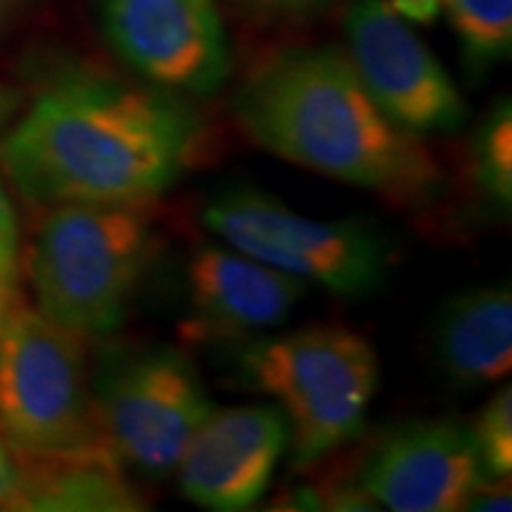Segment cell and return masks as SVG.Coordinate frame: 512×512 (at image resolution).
Segmentation results:
<instances>
[{
  "label": "cell",
  "instance_id": "6da1fadb",
  "mask_svg": "<svg viewBox=\"0 0 512 512\" xmlns=\"http://www.w3.org/2000/svg\"><path fill=\"white\" fill-rule=\"evenodd\" d=\"M202 121L162 88L67 74L38 93L0 143L15 188L41 207L157 200L190 169Z\"/></svg>",
  "mask_w": 512,
  "mask_h": 512
},
{
  "label": "cell",
  "instance_id": "7a4b0ae2",
  "mask_svg": "<svg viewBox=\"0 0 512 512\" xmlns=\"http://www.w3.org/2000/svg\"><path fill=\"white\" fill-rule=\"evenodd\" d=\"M235 117L273 155L389 200L425 202L444 183L422 138L384 117L337 48H292L261 64Z\"/></svg>",
  "mask_w": 512,
  "mask_h": 512
},
{
  "label": "cell",
  "instance_id": "3957f363",
  "mask_svg": "<svg viewBox=\"0 0 512 512\" xmlns=\"http://www.w3.org/2000/svg\"><path fill=\"white\" fill-rule=\"evenodd\" d=\"M147 204L48 207L29 249L36 311L81 339L112 335L157 252Z\"/></svg>",
  "mask_w": 512,
  "mask_h": 512
},
{
  "label": "cell",
  "instance_id": "277c9868",
  "mask_svg": "<svg viewBox=\"0 0 512 512\" xmlns=\"http://www.w3.org/2000/svg\"><path fill=\"white\" fill-rule=\"evenodd\" d=\"M235 375L278 401L290 422L292 465L306 467L363 430L380 363L366 337L325 325L245 344Z\"/></svg>",
  "mask_w": 512,
  "mask_h": 512
},
{
  "label": "cell",
  "instance_id": "5b68a950",
  "mask_svg": "<svg viewBox=\"0 0 512 512\" xmlns=\"http://www.w3.org/2000/svg\"><path fill=\"white\" fill-rule=\"evenodd\" d=\"M83 344L22 306L0 330V437L15 460L117 456L102 432Z\"/></svg>",
  "mask_w": 512,
  "mask_h": 512
},
{
  "label": "cell",
  "instance_id": "8992f818",
  "mask_svg": "<svg viewBox=\"0 0 512 512\" xmlns=\"http://www.w3.org/2000/svg\"><path fill=\"white\" fill-rule=\"evenodd\" d=\"M93 399L121 465L147 479L176 472L185 446L214 411L192 361L171 347H112L100 356Z\"/></svg>",
  "mask_w": 512,
  "mask_h": 512
},
{
  "label": "cell",
  "instance_id": "52a82bcc",
  "mask_svg": "<svg viewBox=\"0 0 512 512\" xmlns=\"http://www.w3.org/2000/svg\"><path fill=\"white\" fill-rule=\"evenodd\" d=\"M204 226L238 252L342 297L368 294L387 273V247L361 221H320L259 190H230L204 207Z\"/></svg>",
  "mask_w": 512,
  "mask_h": 512
},
{
  "label": "cell",
  "instance_id": "ba28073f",
  "mask_svg": "<svg viewBox=\"0 0 512 512\" xmlns=\"http://www.w3.org/2000/svg\"><path fill=\"white\" fill-rule=\"evenodd\" d=\"M344 31L356 76L401 131L422 138L465 124L467 102L458 86L387 0H356Z\"/></svg>",
  "mask_w": 512,
  "mask_h": 512
},
{
  "label": "cell",
  "instance_id": "9c48e42d",
  "mask_svg": "<svg viewBox=\"0 0 512 512\" xmlns=\"http://www.w3.org/2000/svg\"><path fill=\"white\" fill-rule=\"evenodd\" d=\"M100 24L119 60L155 88L214 95L228 79L216 0H100Z\"/></svg>",
  "mask_w": 512,
  "mask_h": 512
},
{
  "label": "cell",
  "instance_id": "30bf717a",
  "mask_svg": "<svg viewBox=\"0 0 512 512\" xmlns=\"http://www.w3.org/2000/svg\"><path fill=\"white\" fill-rule=\"evenodd\" d=\"M290 446V422L275 403L211 411L178 460L181 494L214 512H240L261 501Z\"/></svg>",
  "mask_w": 512,
  "mask_h": 512
},
{
  "label": "cell",
  "instance_id": "8fae6325",
  "mask_svg": "<svg viewBox=\"0 0 512 512\" xmlns=\"http://www.w3.org/2000/svg\"><path fill=\"white\" fill-rule=\"evenodd\" d=\"M486 479L470 427L422 420L399 427L370 453L361 489L394 512H453Z\"/></svg>",
  "mask_w": 512,
  "mask_h": 512
},
{
  "label": "cell",
  "instance_id": "7c38bea8",
  "mask_svg": "<svg viewBox=\"0 0 512 512\" xmlns=\"http://www.w3.org/2000/svg\"><path fill=\"white\" fill-rule=\"evenodd\" d=\"M306 280L226 247H200L188 264V335L240 337L271 330L290 318Z\"/></svg>",
  "mask_w": 512,
  "mask_h": 512
},
{
  "label": "cell",
  "instance_id": "4fadbf2b",
  "mask_svg": "<svg viewBox=\"0 0 512 512\" xmlns=\"http://www.w3.org/2000/svg\"><path fill=\"white\" fill-rule=\"evenodd\" d=\"M434 349L453 382L463 387L501 382L512 368V294L508 285L460 292L439 311Z\"/></svg>",
  "mask_w": 512,
  "mask_h": 512
},
{
  "label": "cell",
  "instance_id": "5bb4252c",
  "mask_svg": "<svg viewBox=\"0 0 512 512\" xmlns=\"http://www.w3.org/2000/svg\"><path fill=\"white\" fill-rule=\"evenodd\" d=\"M17 489L8 510L133 512L143 496L126 482L117 456L15 460Z\"/></svg>",
  "mask_w": 512,
  "mask_h": 512
},
{
  "label": "cell",
  "instance_id": "9a60e30c",
  "mask_svg": "<svg viewBox=\"0 0 512 512\" xmlns=\"http://www.w3.org/2000/svg\"><path fill=\"white\" fill-rule=\"evenodd\" d=\"M463 60L475 74L508 60L512 50V0H444Z\"/></svg>",
  "mask_w": 512,
  "mask_h": 512
},
{
  "label": "cell",
  "instance_id": "2e32d148",
  "mask_svg": "<svg viewBox=\"0 0 512 512\" xmlns=\"http://www.w3.org/2000/svg\"><path fill=\"white\" fill-rule=\"evenodd\" d=\"M472 171L479 190L501 209L512 204V107L496 102L477 128L472 143Z\"/></svg>",
  "mask_w": 512,
  "mask_h": 512
},
{
  "label": "cell",
  "instance_id": "e0dca14e",
  "mask_svg": "<svg viewBox=\"0 0 512 512\" xmlns=\"http://www.w3.org/2000/svg\"><path fill=\"white\" fill-rule=\"evenodd\" d=\"M475 441L486 479L510 477L512 470V389L505 384L479 413Z\"/></svg>",
  "mask_w": 512,
  "mask_h": 512
},
{
  "label": "cell",
  "instance_id": "ac0fdd59",
  "mask_svg": "<svg viewBox=\"0 0 512 512\" xmlns=\"http://www.w3.org/2000/svg\"><path fill=\"white\" fill-rule=\"evenodd\" d=\"M0 278L19 280V226L8 192L0 183Z\"/></svg>",
  "mask_w": 512,
  "mask_h": 512
},
{
  "label": "cell",
  "instance_id": "d6986e66",
  "mask_svg": "<svg viewBox=\"0 0 512 512\" xmlns=\"http://www.w3.org/2000/svg\"><path fill=\"white\" fill-rule=\"evenodd\" d=\"M238 3L266 19H299L316 15L332 0H238Z\"/></svg>",
  "mask_w": 512,
  "mask_h": 512
},
{
  "label": "cell",
  "instance_id": "ffe728a7",
  "mask_svg": "<svg viewBox=\"0 0 512 512\" xmlns=\"http://www.w3.org/2000/svg\"><path fill=\"white\" fill-rule=\"evenodd\" d=\"M467 510H510L508 477L484 479L470 501H467Z\"/></svg>",
  "mask_w": 512,
  "mask_h": 512
},
{
  "label": "cell",
  "instance_id": "44dd1931",
  "mask_svg": "<svg viewBox=\"0 0 512 512\" xmlns=\"http://www.w3.org/2000/svg\"><path fill=\"white\" fill-rule=\"evenodd\" d=\"M387 3L406 22L411 19V22L418 24H427L432 19H437L441 8H444V0H387Z\"/></svg>",
  "mask_w": 512,
  "mask_h": 512
},
{
  "label": "cell",
  "instance_id": "7402d4cb",
  "mask_svg": "<svg viewBox=\"0 0 512 512\" xmlns=\"http://www.w3.org/2000/svg\"><path fill=\"white\" fill-rule=\"evenodd\" d=\"M17 489V465L10 448L0 437V508H8L12 494Z\"/></svg>",
  "mask_w": 512,
  "mask_h": 512
},
{
  "label": "cell",
  "instance_id": "603a6c76",
  "mask_svg": "<svg viewBox=\"0 0 512 512\" xmlns=\"http://www.w3.org/2000/svg\"><path fill=\"white\" fill-rule=\"evenodd\" d=\"M19 306H22V302H19L17 283L0 278V330L8 325V320L15 316Z\"/></svg>",
  "mask_w": 512,
  "mask_h": 512
},
{
  "label": "cell",
  "instance_id": "cb8c5ba5",
  "mask_svg": "<svg viewBox=\"0 0 512 512\" xmlns=\"http://www.w3.org/2000/svg\"><path fill=\"white\" fill-rule=\"evenodd\" d=\"M12 5V0H0V19H3V15H5V10H8Z\"/></svg>",
  "mask_w": 512,
  "mask_h": 512
},
{
  "label": "cell",
  "instance_id": "d4e9b609",
  "mask_svg": "<svg viewBox=\"0 0 512 512\" xmlns=\"http://www.w3.org/2000/svg\"><path fill=\"white\" fill-rule=\"evenodd\" d=\"M0 107H3V105H0Z\"/></svg>",
  "mask_w": 512,
  "mask_h": 512
}]
</instances>
